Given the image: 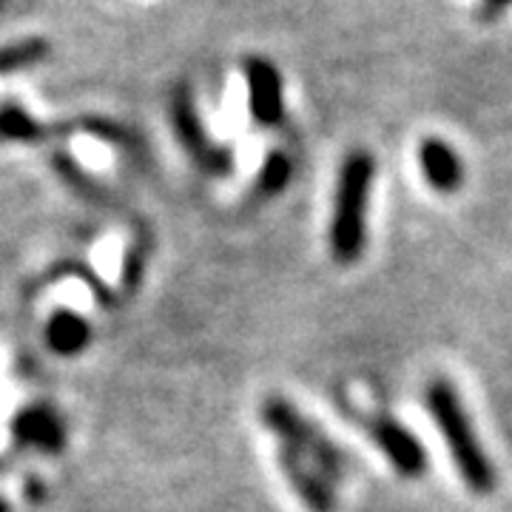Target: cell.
<instances>
[{
    "label": "cell",
    "instance_id": "7a4b0ae2",
    "mask_svg": "<svg viewBox=\"0 0 512 512\" xmlns=\"http://www.w3.org/2000/svg\"><path fill=\"white\" fill-rule=\"evenodd\" d=\"M376 177V160L367 151H353L339 168L333 220H330V254L339 265H353L367 248V208Z\"/></svg>",
    "mask_w": 512,
    "mask_h": 512
},
{
    "label": "cell",
    "instance_id": "277c9868",
    "mask_svg": "<svg viewBox=\"0 0 512 512\" xmlns=\"http://www.w3.org/2000/svg\"><path fill=\"white\" fill-rule=\"evenodd\" d=\"M362 430H367V436L396 467L399 476L421 478L427 473V453L421 447L419 436L413 430H407L402 421L384 416V413H367L362 416Z\"/></svg>",
    "mask_w": 512,
    "mask_h": 512
},
{
    "label": "cell",
    "instance_id": "4fadbf2b",
    "mask_svg": "<svg viewBox=\"0 0 512 512\" xmlns=\"http://www.w3.org/2000/svg\"><path fill=\"white\" fill-rule=\"evenodd\" d=\"M57 171H60V177L66 180V183L72 185L80 191V197H86V200H94V202H103V188L97 183H92L83 171H80V165L74 163V160H66V157H57L55 160Z\"/></svg>",
    "mask_w": 512,
    "mask_h": 512
},
{
    "label": "cell",
    "instance_id": "5bb4252c",
    "mask_svg": "<svg viewBox=\"0 0 512 512\" xmlns=\"http://www.w3.org/2000/svg\"><path fill=\"white\" fill-rule=\"evenodd\" d=\"M140 268H143V256H140V251H131L126 259V268H123V285H126V291H134V285L140 282Z\"/></svg>",
    "mask_w": 512,
    "mask_h": 512
},
{
    "label": "cell",
    "instance_id": "5b68a950",
    "mask_svg": "<svg viewBox=\"0 0 512 512\" xmlns=\"http://www.w3.org/2000/svg\"><path fill=\"white\" fill-rule=\"evenodd\" d=\"M174 126H177V137L185 146V151L211 174H231L234 168V154L231 148L217 146L200 123V114L194 109V100L188 89H180L174 97Z\"/></svg>",
    "mask_w": 512,
    "mask_h": 512
},
{
    "label": "cell",
    "instance_id": "7c38bea8",
    "mask_svg": "<svg viewBox=\"0 0 512 512\" xmlns=\"http://www.w3.org/2000/svg\"><path fill=\"white\" fill-rule=\"evenodd\" d=\"M46 55H49V46L43 40H26L18 46L0 49V72H15L23 66H35Z\"/></svg>",
    "mask_w": 512,
    "mask_h": 512
},
{
    "label": "cell",
    "instance_id": "8fae6325",
    "mask_svg": "<svg viewBox=\"0 0 512 512\" xmlns=\"http://www.w3.org/2000/svg\"><path fill=\"white\" fill-rule=\"evenodd\" d=\"M293 177V163L291 157L285 154V151H271L268 154V160L262 165V171H259V191L262 194H279L285 185L291 183Z\"/></svg>",
    "mask_w": 512,
    "mask_h": 512
},
{
    "label": "cell",
    "instance_id": "ba28073f",
    "mask_svg": "<svg viewBox=\"0 0 512 512\" xmlns=\"http://www.w3.org/2000/svg\"><path fill=\"white\" fill-rule=\"evenodd\" d=\"M12 436L20 447H35L40 453L57 456L66 447V424L46 404H32L20 410L12 424Z\"/></svg>",
    "mask_w": 512,
    "mask_h": 512
},
{
    "label": "cell",
    "instance_id": "3957f363",
    "mask_svg": "<svg viewBox=\"0 0 512 512\" xmlns=\"http://www.w3.org/2000/svg\"><path fill=\"white\" fill-rule=\"evenodd\" d=\"M262 424L282 441V447L293 450L296 456L311 461L313 467L328 478L339 481L345 478V464L348 456L336 447V441L330 439L322 427H316L302 410H296L288 399L282 396H268L262 404Z\"/></svg>",
    "mask_w": 512,
    "mask_h": 512
},
{
    "label": "cell",
    "instance_id": "9c48e42d",
    "mask_svg": "<svg viewBox=\"0 0 512 512\" xmlns=\"http://www.w3.org/2000/svg\"><path fill=\"white\" fill-rule=\"evenodd\" d=\"M419 165L424 180L441 194H453L464 183V163H461L458 151H453V146L439 137L421 140Z\"/></svg>",
    "mask_w": 512,
    "mask_h": 512
},
{
    "label": "cell",
    "instance_id": "9a60e30c",
    "mask_svg": "<svg viewBox=\"0 0 512 512\" xmlns=\"http://www.w3.org/2000/svg\"><path fill=\"white\" fill-rule=\"evenodd\" d=\"M512 0H487V9H495V12H498V9H504V6H510Z\"/></svg>",
    "mask_w": 512,
    "mask_h": 512
},
{
    "label": "cell",
    "instance_id": "8992f818",
    "mask_svg": "<svg viewBox=\"0 0 512 512\" xmlns=\"http://www.w3.org/2000/svg\"><path fill=\"white\" fill-rule=\"evenodd\" d=\"M245 83H248V109L259 126L274 128L285 117V89L282 74L265 57L245 60Z\"/></svg>",
    "mask_w": 512,
    "mask_h": 512
},
{
    "label": "cell",
    "instance_id": "6da1fadb",
    "mask_svg": "<svg viewBox=\"0 0 512 512\" xmlns=\"http://www.w3.org/2000/svg\"><path fill=\"white\" fill-rule=\"evenodd\" d=\"M424 407L433 416L436 427L444 436V444L456 461L458 476L470 487V493L490 495L495 490V467L484 453L481 439L473 430V421L467 416L461 396L447 379H433L424 390Z\"/></svg>",
    "mask_w": 512,
    "mask_h": 512
},
{
    "label": "cell",
    "instance_id": "52a82bcc",
    "mask_svg": "<svg viewBox=\"0 0 512 512\" xmlns=\"http://www.w3.org/2000/svg\"><path fill=\"white\" fill-rule=\"evenodd\" d=\"M279 467L282 476L288 478L296 498L308 507V512H339V495L333 490L328 478L322 476L313 464H308L302 456L279 444Z\"/></svg>",
    "mask_w": 512,
    "mask_h": 512
},
{
    "label": "cell",
    "instance_id": "2e32d148",
    "mask_svg": "<svg viewBox=\"0 0 512 512\" xmlns=\"http://www.w3.org/2000/svg\"><path fill=\"white\" fill-rule=\"evenodd\" d=\"M0 512H12V507H9V501H6V498H0Z\"/></svg>",
    "mask_w": 512,
    "mask_h": 512
},
{
    "label": "cell",
    "instance_id": "30bf717a",
    "mask_svg": "<svg viewBox=\"0 0 512 512\" xmlns=\"http://www.w3.org/2000/svg\"><path fill=\"white\" fill-rule=\"evenodd\" d=\"M89 342H92V328L80 313H52V319L46 325V345L55 350L57 356H77L89 348Z\"/></svg>",
    "mask_w": 512,
    "mask_h": 512
}]
</instances>
